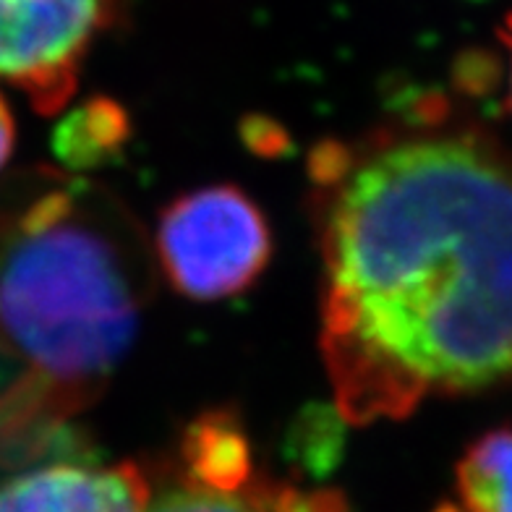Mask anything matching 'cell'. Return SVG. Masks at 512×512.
I'll use <instances>...</instances> for the list:
<instances>
[{
	"label": "cell",
	"mask_w": 512,
	"mask_h": 512,
	"mask_svg": "<svg viewBox=\"0 0 512 512\" xmlns=\"http://www.w3.org/2000/svg\"><path fill=\"white\" fill-rule=\"evenodd\" d=\"M322 358L348 424L512 382V152L429 126L314 155Z\"/></svg>",
	"instance_id": "1"
},
{
	"label": "cell",
	"mask_w": 512,
	"mask_h": 512,
	"mask_svg": "<svg viewBox=\"0 0 512 512\" xmlns=\"http://www.w3.org/2000/svg\"><path fill=\"white\" fill-rule=\"evenodd\" d=\"M152 288L147 243L100 186L48 170L0 202V460L95 403L134 345Z\"/></svg>",
	"instance_id": "2"
},
{
	"label": "cell",
	"mask_w": 512,
	"mask_h": 512,
	"mask_svg": "<svg viewBox=\"0 0 512 512\" xmlns=\"http://www.w3.org/2000/svg\"><path fill=\"white\" fill-rule=\"evenodd\" d=\"M157 262L168 283L194 301L238 296L272 254L262 209L236 186H207L170 202L157 228Z\"/></svg>",
	"instance_id": "3"
},
{
	"label": "cell",
	"mask_w": 512,
	"mask_h": 512,
	"mask_svg": "<svg viewBox=\"0 0 512 512\" xmlns=\"http://www.w3.org/2000/svg\"><path fill=\"white\" fill-rule=\"evenodd\" d=\"M108 0H0V79L55 113L74 95L79 68Z\"/></svg>",
	"instance_id": "4"
},
{
	"label": "cell",
	"mask_w": 512,
	"mask_h": 512,
	"mask_svg": "<svg viewBox=\"0 0 512 512\" xmlns=\"http://www.w3.org/2000/svg\"><path fill=\"white\" fill-rule=\"evenodd\" d=\"M149 499V481L131 463H58L0 486V512H147Z\"/></svg>",
	"instance_id": "5"
},
{
	"label": "cell",
	"mask_w": 512,
	"mask_h": 512,
	"mask_svg": "<svg viewBox=\"0 0 512 512\" xmlns=\"http://www.w3.org/2000/svg\"><path fill=\"white\" fill-rule=\"evenodd\" d=\"M147 512H332L322 492L301 494L264 479H249L238 489L183 481L152 502Z\"/></svg>",
	"instance_id": "6"
},
{
	"label": "cell",
	"mask_w": 512,
	"mask_h": 512,
	"mask_svg": "<svg viewBox=\"0 0 512 512\" xmlns=\"http://www.w3.org/2000/svg\"><path fill=\"white\" fill-rule=\"evenodd\" d=\"M458 512H512V426L473 442L455 468Z\"/></svg>",
	"instance_id": "7"
},
{
	"label": "cell",
	"mask_w": 512,
	"mask_h": 512,
	"mask_svg": "<svg viewBox=\"0 0 512 512\" xmlns=\"http://www.w3.org/2000/svg\"><path fill=\"white\" fill-rule=\"evenodd\" d=\"M189 479L215 489H238L251 479L249 445L225 416H207L191 426L183 445Z\"/></svg>",
	"instance_id": "8"
},
{
	"label": "cell",
	"mask_w": 512,
	"mask_h": 512,
	"mask_svg": "<svg viewBox=\"0 0 512 512\" xmlns=\"http://www.w3.org/2000/svg\"><path fill=\"white\" fill-rule=\"evenodd\" d=\"M128 136V121L113 100L97 97L63 118L55 131V155L76 170L97 168L115 157Z\"/></svg>",
	"instance_id": "9"
},
{
	"label": "cell",
	"mask_w": 512,
	"mask_h": 512,
	"mask_svg": "<svg viewBox=\"0 0 512 512\" xmlns=\"http://www.w3.org/2000/svg\"><path fill=\"white\" fill-rule=\"evenodd\" d=\"M14 139H16L14 118H11V113H8L6 100L0 97V168H3V165L8 162V157H11Z\"/></svg>",
	"instance_id": "10"
},
{
	"label": "cell",
	"mask_w": 512,
	"mask_h": 512,
	"mask_svg": "<svg viewBox=\"0 0 512 512\" xmlns=\"http://www.w3.org/2000/svg\"><path fill=\"white\" fill-rule=\"evenodd\" d=\"M499 42H502V50H505L507 58V89H505V100L507 108L512 110V14L505 16V21L499 24Z\"/></svg>",
	"instance_id": "11"
}]
</instances>
